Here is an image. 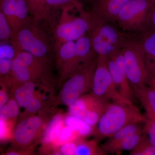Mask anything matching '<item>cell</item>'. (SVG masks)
Segmentation results:
<instances>
[{
    "label": "cell",
    "mask_w": 155,
    "mask_h": 155,
    "mask_svg": "<svg viewBox=\"0 0 155 155\" xmlns=\"http://www.w3.org/2000/svg\"><path fill=\"white\" fill-rule=\"evenodd\" d=\"M144 53L152 78L151 86L155 87V31L142 30L132 33Z\"/></svg>",
    "instance_id": "e0dca14e"
},
{
    "label": "cell",
    "mask_w": 155,
    "mask_h": 155,
    "mask_svg": "<svg viewBox=\"0 0 155 155\" xmlns=\"http://www.w3.org/2000/svg\"><path fill=\"white\" fill-rule=\"evenodd\" d=\"M13 87L14 99L20 108L25 109L24 116L34 115L42 107V98L35 91V81H27Z\"/></svg>",
    "instance_id": "5bb4252c"
},
{
    "label": "cell",
    "mask_w": 155,
    "mask_h": 155,
    "mask_svg": "<svg viewBox=\"0 0 155 155\" xmlns=\"http://www.w3.org/2000/svg\"><path fill=\"white\" fill-rule=\"evenodd\" d=\"M154 4H155V0H153Z\"/></svg>",
    "instance_id": "e575fe53"
},
{
    "label": "cell",
    "mask_w": 155,
    "mask_h": 155,
    "mask_svg": "<svg viewBox=\"0 0 155 155\" xmlns=\"http://www.w3.org/2000/svg\"><path fill=\"white\" fill-rule=\"evenodd\" d=\"M64 116L58 114L50 120L45 127L41 137V142L45 146H51L58 138L65 124Z\"/></svg>",
    "instance_id": "ffe728a7"
},
{
    "label": "cell",
    "mask_w": 155,
    "mask_h": 155,
    "mask_svg": "<svg viewBox=\"0 0 155 155\" xmlns=\"http://www.w3.org/2000/svg\"><path fill=\"white\" fill-rule=\"evenodd\" d=\"M29 14L35 19L40 21H52L51 8L47 0H26Z\"/></svg>",
    "instance_id": "44dd1931"
},
{
    "label": "cell",
    "mask_w": 155,
    "mask_h": 155,
    "mask_svg": "<svg viewBox=\"0 0 155 155\" xmlns=\"http://www.w3.org/2000/svg\"><path fill=\"white\" fill-rule=\"evenodd\" d=\"M81 0H47L48 4L51 8H61L69 5L75 6L76 10L79 11L83 8Z\"/></svg>",
    "instance_id": "f1b7e54d"
},
{
    "label": "cell",
    "mask_w": 155,
    "mask_h": 155,
    "mask_svg": "<svg viewBox=\"0 0 155 155\" xmlns=\"http://www.w3.org/2000/svg\"><path fill=\"white\" fill-rule=\"evenodd\" d=\"M142 30L155 31V4L148 13Z\"/></svg>",
    "instance_id": "4dcf8cb0"
},
{
    "label": "cell",
    "mask_w": 155,
    "mask_h": 155,
    "mask_svg": "<svg viewBox=\"0 0 155 155\" xmlns=\"http://www.w3.org/2000/svg\"><path fill=\"white\" fill-rule=\"evenodd\" d=\"M153 0H129L120 10L116 22L123 31L136 32L143 28Z\"/></svg>",
    "instance_id": "9c48e42d"
},
{
    "label": "cell",
    "mask_w": 155,
    "mask_h": 155,
    "mask_svg": "<svg viewBox=\"0 0 155 155\" xmlns=\"http://www.w3.org/2000/svg\"><path fill=\"white\" fill-rule=\"evenodd\" d=\"M1 84L2 88L1 89L0 91V107L5 104L10 99L9 98V95L5 87V86H4L5 85H4L2 84Z\"/></svg>",
    "instance_id": "836d02e7"
},
{
    "label": "cell",
    "mask_w": 155,
    "mask_h": 155,
    "mask_svg": "<svg viewBox=\"0 0 155 155\" xmlns=\"http://www.w3.org/2000/svg\"><path fill=\"white\" fill-rule=\"evenodd\" d=\"M146 117L133 104L111 102L94 127L93 135L97 141L110 137L128 125L144 123Z\"/></svg>",
    "instance_id": "6da1fadb"
},
{
    "label": "cell",
    "mask_w": 155,
    "mask_h": 155,
    "mask_svg": "<svg viewBox=\"0 0 155 155\" xmlns=\"http://www.w3.org/2000/svg\"><path fill=\"white\" fill-rule=\"evenodd\" d=\"M144 132L130 136L120 142L109 150L108 153H121L123 151H131L138 144Z\"/></svg>",
    "instance_id": "cb8c5ba5"
},
{
    "label": "cell",
    "mask_w": 155,
    "mask_h": 155,
    "mask_svg": "<svg viewBox=\"0 0 155 155\" xmlns=\"http://www.w3.org/2000/svg\"><path fill=\"white\" fill-rule=\"evenodd\" d=\"M80 138L82 137H81L75 130L64 125L58 138L54 142L51 146L57 149L61 145L69 142L75 141Z\"/></svg>",
    "instance_id": "484cf974"
},
{
    "label": "cell",
    "mask_w": 155,
    "mask_h": 155,
    "mask_svg": "<svg viewBox=\"0 0 155 155\" xmlns=\"http://www.w3.org/2000/svg\"><path fill=\"white\" fill-rule=\"evenodd\" d=\"M87 33L94 52L105 56L122 49L131 34L119 31L109 22L90 25Z\"/></svg>",
    "instance_id": "52a82bcc"
},
{
    "label": "cell",
    "mask_w": 155,
    "mask_h": 155,
    "mask_svg": "<svg viewBox=\"0 0 155 155\" xmlns=\"http://www.w3.org/2000/svg\"><path fill=\"white\" fill-rule=\"evenodd\" d=\"M45 124L41 116L34 114L23 117L14 130L12 140L15 147L22 149L30 146L42 135Z\"/></svg>",
    "instance_id": "8fae6325"
},
{
    "label": "cell",
    "mask_w": 155,
    "mask_h": 155,
    "mask_svg": "<svg viewBox=\"0 0 155 155\" xmlns=\"http://www.w3.org/2000/svg\"><path fill=\"white\" fill-rule=\"evenodd\" d=\"M144 123V132L152 144L155 147V122L147 119Z\"/></svg>",
    "instance_id": "1f68e13d"
},
{
    "label": "cell",
    "mask_w": 155,
    "mask_h": 155,
    "mask_svg": "<svg viewBox=\"0 0 155 155\" xmlns=\"http://www.w3.org/2000/svg\"><path fill=\"white\" fill-rule=\"evenodd\" d=\"M107 56L98 55L91 88V94L109 102L133 104L117 90L107 67Z\"/></svg>",
    "instance_id": "ba28073f"
},
{
    "label": "cell",
    "mask_w": 155,
    "mask_h": 155,
    "mask_svg": "<svg viewBox=\"0 0 155 155\" xmlns=\"http://www.w3.org/2000/svg\"><path fill=\"white\" fill-rule=\"evenodd\" d=\"M130 154L155 155V147L152 144L145 132L138 144L130 151Z\"/></svg>",
    "instance_id": "4316f807"
},
{
    "label": "cell",
    "mask_w": 155,
    "mask_h": 155,
    "mask_svg": "<svg viewBox=\"0 0 155 155\" xmlns=\"http://www.w3.org/2000/svg\"><path fill=\"white\" fill-rule=\"evenodd\" d=\"M110 103L91 93L85 94L68 107V114L82 119L94 128Z\"/></svg>",
    "instance_id": "30bf717a"
},
{
    "label": "cell",
    "mask_w": 155,
    "mask_h": 155,
    "mask_svg": "<svg viewBox=\"0 0 155 155\" xmlns=\"http://www.w3.org/2000/svg\"><path fill=\"white\" fill-rule=\"evenodd\" d=\"M65 125L75 130L81 137L85 138L93 134L94 128L82 119L68 114L64 116Z\"/></svg>",
    "instance_id": "7402d4cb"
},
{
    "label": "cell",
    "mask_w": 155,
    "mask_h": 155,
    "mask_svg": "<svg viewBox=\"0 0 155 155\" xmlns=\"http://www.w3.org/2000/svg\"><path fill=\"white\" fill-rule=\"evenodd\" d=\"M11 29L8 20L2 12L0 11V40L6 41L11 38Z\"/></svg>",
    "instance_id": "f546056e"
},
{
    "label": "cell",
    "mask_w": 155,
    "mask_h": 155,
    "mask_svg": "<svg viewBox=\"0 0 155 155\" xmlns=\"http://www.w3.org/2000/svg\"><path fill=\"white\" fill-rule=\"evenodd\" d=\"M54 50L59 83L61 84L83 63L75 51V41L64 43Z\"/></svg>",
    "instance_id": "4fadbf2b"
},
{
    "label": "cell",
    "mask_w": 155,
    "mask_h": 155,
    "mask_svg": "<svg viewBox=\"0 0 155 155\" xmlns=\"http://www.w3.org/2000/svg\"><path fill=\"white\" fill-rule=\"evenodd\" d=\"M0 8L8 20L11 32L20 28L30 18L26 0H0Z\"/></svg>",
    "instance_id": "2e32d148"
},
{
    "label": "cell",
    "mask_w": 155,
    "mask_h": 155,
    "mask_svg": "<svg viewBox=\"0 0 155 155\" xmlns=\"http://www.w3.org/2000/svg\"><path fill=\"white\" fill-rule=\"evenodd\" d=\"M122 50L125 73L133 90L146 85L150 86L151 76L144 53L132 33Z\"/></svg>",
    "instance_id": "5b68a950"
},
{
    "label": "cell",
    "mask_w": 155,
    "mask_h": 155,
    "mask_svg": "<svg viewBox=\"0 0 155 155\" xmlns=\"http://www.w3.org/2000/svg\"><path fill=\"white\" fill-rule=\"evenodd\" d=\"M140 124H130L122 127L108 137L107 141L101 147L106 153H108L111 148L125 139L136 134L144 132V127H142Z\"/></svg>",
    "instance_id": "d6986e66"
},
{
    "label": "cell",
    "mask_w": 155,
    "mask_h": 155,
    "mask_svg": "<svg viewBox=\"0 0 155 155\" xmlns=\"http://www.w3.org/2000/svg\"><path fill=\"white\" fill-rule=\"evenodd\" d=\"M51 62L25 51L15 53L9 74L12 87L29 81L51 79Z\"/></svg>",
    "instance_id": "7a4b0ae2"
},
{
    "label": "cell",
    "mask_w": 155,
    "mask_h": 155,
    "mask_svg": "<svg viewBox=\"0 0 155 155\" xmlns=\"http://www.w3.org/2000/svg\"><path fill=\"white\" fill-rule=\"evenodd\" d=\"M38 20L29 18L24 25L11 32V41L15 53L25 51L39 58L48 57L50 47Z\"/></svg>",
    "instance_id": "3957f363"
},
{
    "label": "cell",
    "mask_w": 155,
    "mask_h": 155,
    "mask_svg": "<svg viewBox=\"0 0 155 155\" xmlns=\"http://www.w3.org/2000/svg\"><path fill=\"white\" fill-rule=\"evenodd\" d=\"M19 108L13 97L9 99L5 104L0 107V118L15 122L19 114Z\"/></svg>",
    "instance_id": "d4e9b609"
},
{
    "label": "cell",
    "mask_w": 155,
    "mask_h": 155,
    "mask_svg": "<svg viewBox=\"0 0 155 155\" xmlns=\"http://www.w3.org/2000/svg\"><path fill=\"white\" fill-rule=\"evenodd\" d=\"M97 55L80 65L62 84L59 102L69 107L81 96L91 90Z\"/></svg>",
    "instance_id": "277c9868"
},
{
    "label": "cell",
    "mask_w": 155,
    "mask_h": 155,
    "mask_svg": "<svg viewBox=\"0 0 155 155\" xmlns=\"http://www.w3.org/2000/svg\"><path fill=\"white\" fill-rule=\"evenodd\" d=\"M76 145H77V140L69 142L61 145L58 147V149L61 155H75Z\"/></svg>",
    "instance_id": "d6a6232c"
},
{
    "label": "cell",
    "mask_w": 155,
    "mask_h": 155,
    "mask_svg": "<svg viewBox=\"0 0 155 155\" xmlns=\"http://www.w3.org/2000/svg\"><path fill=\"white\" fill-rule=\"evenodd\" d=\"M0 119L1 140L5 141L13 138L14 131H12V129L14 122L11 120Z\"/></svg>",
    "instance_id": "83f0119b"
},
{
    "label": "cell",
    "mask_w": 155,
    "mask_h": 155,
    "mask_svg": "<svg viewBox=\"0 0 155 155\" xmlns=\"http://www.w3.org/2000/svg\"><path fill=\"white\" fill-rule=\"evenodd\" d=\"M76 8L73 5L61 8L60 19L54 32V48L64 43L75 41L84 36L89 29L90 13L83 10L77 16L72 13Z\"/></svg>",
    "instance_id": "8992f818"
},
{
    "label": "cell",
    "mask_w": 155,
    "mask_h": 155,
    "mask_svg": "<svg viewBox=\"0 0 155 155\" xmlns=\"http://www.w3.org/2000/svg\"><path fill=\"white\" fill-rule=\"evenodd\" d=\"M129 0H94L90 13V25L116 22L123 6Z\"/></svg>",
    "instance_id": "9a60e30c"
},
{
    "label": "cell",
    "mask_w": 155,
    "mask_h": 155,
    "mask_svg": "<svg viewBox=\"0 0 155 155\" xmlns=\"http://www.w3.org/2000/svg\"><path fill=\"white\" fill-rule=\"evenodd\" d=\"M122 49L108 56V68L120 94L133 103L137 97L125 73Z\"/></svg>",
    "instance_id": "7c38bea8"
},
{
    "label": "cell",
    "mask_w": 155,
    "mask_h": 155,
    "mask_svg": "<svg viewBox=\"0 0 155 155\" xmlns=\"http://www.w3.org/2000/svg\"><path fill=\"white\" fill-rule=\"evenodd\" d=\"M137 98L146 111L147 119L155 122V88L144 86L134 90Z\"/></svg>",
    "instance_id": "ac0fdd59"
},
{
    "label": "cell",
    "mask_w": 155,
    "mask_h": 155,
    "mask_svg": "<svg viewBox=\"0 0 155 155\" xmlns=\"http://www.w3.org/2000/svg\"><path fill=\"white\" fill-rule=\"evenodd\" d=\"M96 140H87L84 138L77 140L75 155H105L107 153L98 146Z\"/></svg>",
    "instance_id": "603a6c76"
}]
</instances>
